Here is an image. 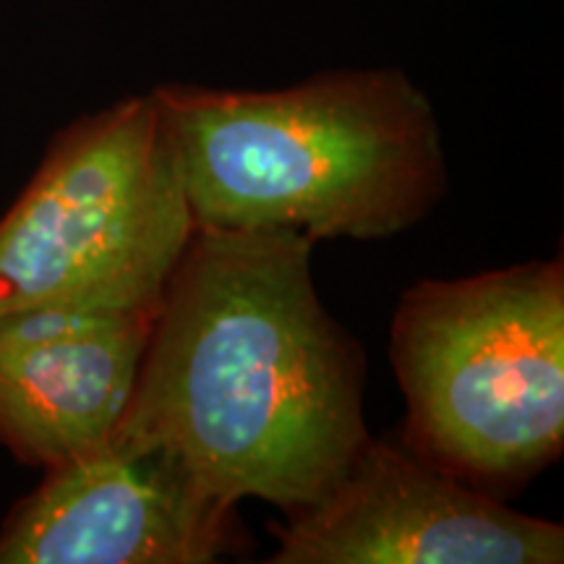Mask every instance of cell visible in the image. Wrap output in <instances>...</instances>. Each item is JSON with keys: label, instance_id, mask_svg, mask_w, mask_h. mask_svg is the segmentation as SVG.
<instances>
[{"label": "cell", "instance_id": "cell-4", "mask_svg": "<svg viewBox=\"0 0 564 564\" xmlns=\"http://www.w3.org/2000/svg\"><path fill=\"white\" fill-rule=\"evenodd\" d=\"M194 228L152 95L82 116L0 217V314L158 306Z\"/></svg>", "mask_w": 564, "mask_h": 564}, {"label": "cell", "instance_id": "cell-1", "mask_svg": "<svg viewBox=\"0 0 564 564\" xmlns=\"http://www.w3.org/2000/svg\"><path fill=\"white\" fill-rule=\"evenodd\" d=\"M314 238L196 225L116 434L225 502L314 505L369 440L366 361L319 299Z\"/></svg>", "mask_w": 564, "mask_h": 564}, {"label": "cell", "instance_id": "cell-5", "mask_svg": "<svg viewBox=\"0 0 564 564\" xmlns=\"http://www.w3.org/2000/svg\"><path fill=\"white\" fill-rule=\"evenodd\" d=\"M270 564H560L564 528L449 476L408 444L366 440Z\"/></svg>", "mask_w": 564, "mask_h": 564}, {"label": "cell", "instance_id": "cell-7", "mask_svg": "<svg viewBox=\"0 0 564 564\" xmlns=\"http://www.w3.org/2000/svg\"><path fill=\"white\" fill-rule=\"evenodd\" d=\"M158 306L0 314V444L47 470L108 442L131 403Z\"/></svg>", "mask_w": 564, "mask_h": 564}, {"label": "cell", "instance_id": "cell-6", "mask_svg": "<svg viewBox=\"0 0 564 564\" xmlns=\"http://www.w3.org/2000/svg\"><path fill=\"white\" fill-rule=\"evenodd\" d=\"M236 549V505L121 434L47 468L0 525V564H209Z\"/></svg>", "mask_w": 564, "mask_h": 564}, {"label": "cell", "instance_id": "cell-2", "mask_svg": "<svg viewBox=\"0 0 564 564\" xmlns=\"http://www.w3.org/2000/svg\"><path fill=\"white\" fill-rule=\"evenodd\" d=\"M194 225L382 241L447 192L440 123L398 68L327 70L285 89L150 91Z\"/></svg>", "mask_w": 564, "mask_h": 564}, {"label": "cell", "instance_id": "cell-3", "mask_svg": "<svg viewBox=\"0 0 564 564\" xmlns=\"http://www.w3.org/2000/svg\"><path fill=\"white\" fill-rule=\"evenodd\" d=\"M390 358L408 447L484 491L528 481L564 447L562 259L415 282Z\"/></svg>", "mask_w": 564, "mask_h": 564}]
</instances>
